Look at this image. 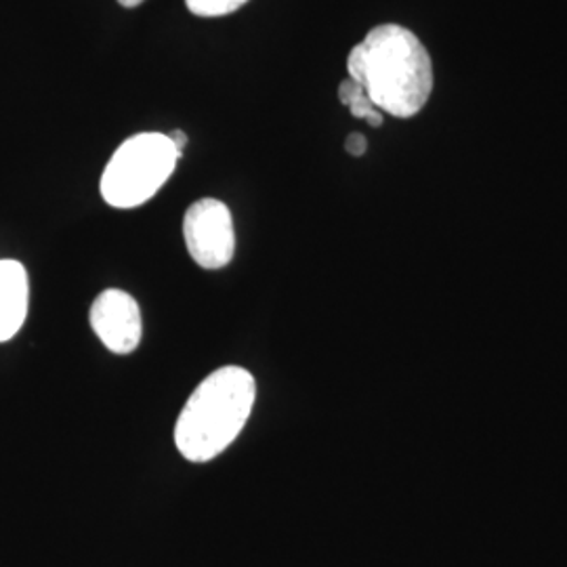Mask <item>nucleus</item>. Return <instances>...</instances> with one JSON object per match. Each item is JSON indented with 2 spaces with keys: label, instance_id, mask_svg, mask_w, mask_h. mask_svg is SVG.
Masks as SVG:
<instances>
[{
  "label": "nucleus",
  "instance_id": "9d476101",
  "mask_svg": "<svg viewBox=\"0 0 567 567\" xmlns=\"http://www.w3.org/2000/svg\"><path fill=\"white\" fill-rule=\"evenodd\" d=\"M168 140L173 142L175 150L183 156V150H185V145H187V135H185L183 131H173V133L168 135Z\"/></svg>",
  "mask_w": 567,
  "mask_h": 567
},
{
  "label": "nucleus",
  "instance_id": "7ed1b4c3",
  "mask_svg": "<svg viewBox=\"0 0 567 567\" xmlns=\"http://www.w3.org/2000/svg\"><path fill=\"white\" fill-rule=\"evenodd\" d=\"M179 161L182 154L163 133H140L126 140L103 171V200L114 208L142 206L163 189Z\"/></svg>",
  "mask_w": 567,
  "mask_h": 567
},
{
  "label": "nucleus",
  "instance_id": "1a4fd4ad",
  "mask_svg": "<svg viewBox=\"0 0 567 567\" xmlns=\"http://www.w3.org/2000/svg\"><path fill=\"white\" fill-rule=\"evenodd\" d=\"M344 150L351 154V156H364L365 150H368V142H365L364 135L362 133H351L349 137H347V142H344Z\"/></svg>",
  "mask_w": 567,
  "mask_h": 567
},
{
  "label": "nucleus",
  "instance_id": "6e6552de",
  "mask_svg": "<svg viewBox=\"0 0 567 567\" xmlns=\"http://www.w3.org/2000/svg\"><path fill=\"white\" fill-rule=\"evenodd\" d=\"M248 0H185L187 9L198 18H224L238 11Z\"/></svg>",
  "mask_w": 567,
  "mask_h": 567
},
{
  "label": "nucleus",
  "instance_id": "f03ea898",
  "mask_svg": "<svg viewBox=\"0 0 567 567\" xmlns=\"http://www.w3.org/2000/svg\"><path fill=\"white\" fill-rule=\"evenodd\" d=\"M257 383L240 365L208 374L183 405L175 446L189 463H208L236 442L250 419Z\"/></svg>",
  "mask_w": 567,
  "mask_h": 567
},
{
  "label": "nucleus",
  "instance_id": "20e7f679",
  "mask_svg": "<svg viewBox=\"0 0 567 567\" xmlns=\"http://www.w3.org/2000/svg\"><path fill=\"white\" fill-rule=\"evenodd\" d=\"M183 238L189 257L203 269L227 267L236 252L231 210L215 198L192 204L183 217Z\"/></svg>",
  "mask_w": 567,
  "mask_h": 567
},
{
  "label": "nucleus",
  "instance_id": "9b49d317",
  "mask_svg": "<svg viewBox=\"0 0 567 567\" xmlns=\"http://www.w3.org/2000/svg\"><path fill=\"white\" fill-rule=\"evenodd\" d=\"M122 7H126V9H133V7H140L143 0H118Z\"/></svg>",
  "mask_w": 567,
  "mask_h": 567
},
{
  "label": "nucleus",
  "instance_id": "39448f33",
  "mask_svg": "<svg viewBox=\"0 0 567 567\" xmlns=\"http://www.w3.org/2000/svg\"><path fill=\"white\" fill-rule=\"evenodd\" d=\"M91 328L112 353L128 355L142 343L140 305L128 292L107 288L91 305Z\"/></svg>",
  "mask_w": 567,
  "mask_h": 567
},
{
  "label": "nucleus",
  "instance_id": "0eeeda50",
  "mask_svg": "<svg viewBox=\"0 0 567 567\" xmlns=\"http://www.w3.org/2000/svg\"><path fill=\"white\" fill-rule=\"evenodd\" d=\"M339 100H341L343 105L349 107L351 116L368 122V124L374 126V128H377V126H383V122H385L383 112L377 110L374 103L368 100L364 89H362L358 82L351 81V79L341 82V84H339Z\"/></svg>",
  "mask_w": 567,
  "mask_h": 567
},
{
  "label": "nucleus",
  "instance_id": "f257e3e1",
  "mask_svg": "<svg viewBox=\"0 0 567 567\" xmlns=\"http://www.w3.org/2000/svg\"><path fill=\"white\" fill-rule=\"evenodd\" d=\"M347 72L377 110L395 118L416 116L433 91V63L425 44L398 23L372 28L351 49Z\"/></svg>",
  "mask_w": 567,
  "mask_h": 567
},
{
  "label": "nucleus",
  "instance_id": "423d86ee",
  "mask_svg": "<svg viewBox=\"0 0 567 567\" xmlns=\"http://www.w3.org/2000/svg\"><path fill=\"white\" fill-rule=\"evenodd\" d=\"M30 282L20 261H0V343L11 341L28 318Z\"/></svg>",
  "mask_w": 567,
  "mask_h": 567
}]
</instances>
